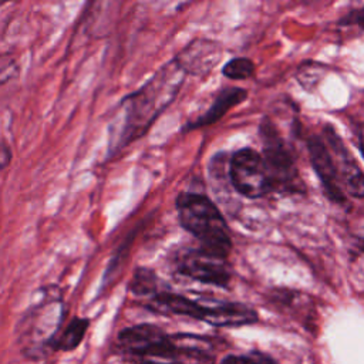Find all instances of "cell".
I'll use <instances>...</instances> for the list:
<instances>
[{
  "instance_id": "cell-8",
  "label": "cell",
  "mask_w": 364,
  "mask_h": 364,
  "mask_svg": "<svg viewBox=\"0 0 364 364\" xmlns=\"http://www.w3.org/2000/svg\"><path fill=\"white\" fill-rule=\"evenodd\" d=\"M324 135L327 145L331 149L330 154L333 156L341 186L348 195L354 198H364V173L361 172L360 166L331 127H326Z\"/></svg>"
},
{
  "instance_id": "cell-17",
  "label": "cell",
  "mask_w": 364,
  "mask_h": 364,
  "mask_svg": "<svg viewBox=\"0 0 364 364\" xmlns=\"http://www.w3.org/2000/svg\"><path fill=\"white\" fill-rule=\"evenodd\" d=\"M18 74V64L10 54H0V87Z\"/></svg>"
},
{
  "instance_id": "cell-7",
  "label": "cell",
  "mask_w": 364,
  "mask_h": 364,
  "mask_svg": "<svg viewBox=\"0 0 364 364\" xmlns=\"http://www.w3.org/2000/svg\"><path fill=\"white\" fill-rule=\"evenodd\" d=\"M195 320L205 321L215 327H240L257 321V313L252 307L237 301H210L195 300Z\"/></svg>"
},
{
  "instance_id": "cell-1",
  "label": "cell",
  "mask_w": 364,
  "mask_h": 364,
  "mask_svg": "<svg viewBox=\"0 0 364 364\" xmlns=\"http://www.w3.org/2000/svg\"><path fill=\"white\" fill-rule=\"evenodd\" d=\"M185 77L186 71L173 57L141 88L121 101L118 115L111 127V154L119 152L145 135L156 118L173 102Z\"/></svg>"
},
{
  "instance_id": "cell-20",
  "label": "cell",
  "mask_w": 364,
  "mask_h": 364,
  "mask_svg": "<svg viewBox=\"0 0 364 364\" xmlns=\"http://www.w3.org/2000/svg\"><path fill=\"white\" fill-rule=\"evenodd\" d=\"M142 364H164V363H142Z\"/></svg>"
},
{
  "instance_id": "cell-10",
  "label": "cell",
  "mask_w": 364,
  "mask_h": 364,
  "mask_svg": "<svg viewBox=\"0 0 364 364\" xmlns=\"http://www.w3.org/2000/svg\"><path fill=\"white\" fill-rule=\"evenodd\" d=\"M220 46L208 38H196L186 44L175 58L183 67L186 74L203 75L209 73L220 60Z\"/></svg>"
},
{
  "instance_id": "cell-16",
  "label": "cell",
  "mask_w": 364,
  "mask_h": 364,
  "mask_svg": "<svg viewBox=\"0 0 364 364\" xmlns=\"http://www.w3.org/2000/svg\"><path fill=\"white\" fill-rule=\"evenodd\" d=\"M220 364H276V361L262 353H247V354H229Z\"/></svg>"
},
{
  "instance_id": "cell-19",
  "label": "cell",
  "mask_w": 364,
  "mask_h": 364,
  "mask_svg": "<svg viewBox=\"0 0 364 364\" xmlns=\"http://www.w3.org/2000/svg\"><path fill=\"white\" fill-rule=\"evenodd\" d=\"M358 145H360L361 155L364 156V124L360 127V131H358Z\"/></svg>"
},
{
  "instance_id": "cell-12",
  "label": "cell",
  "mask_w": 364,
  "mask_h": 364,
  "mask_svg": "<svg viewBox=\"0 0 364 364\" xmlns=\"http://www.w3.org/2000/svg\"><path fill=\"white\" fill-rule=\"evenodd\" d=\"M88 327H90V320L88 318L74 317L64 327V330L60 333V336H57L53 340L51 347L54 350H60V351H73V350H75L81 344V341L84 340V336H85Z\"/></svg>"
},
{
  "instance_id": "cell-5",
  "label": "cell",
  "mask_w": 364,
  "mask_h": 364,
  "mask_svg": "<svg viewBox=\"0 0 364 364\" xmlns=\"http://www.w3.org/2000/svg\"><path fill=\"white\" fill-rule=\"evenodd\" d=\"M229 178L233 188L250 199L260 198L273 189L263 156L252 148H242L232 155Z\"/></svg>"
},
{
  "instance_id": "cell-6",
  "label": "cell",
  "mask_w": 364,
  "mask_h": 364,
  "mask_svg": "<svg viewBox=\"0 0 364 364\" xmlns=\"http://www.w3.org/2000/svg\"><path fill=\"white\" fill-rule=\"evenodd\" d=\"M175 266L176 272L182 276L218 287H228L232 277L226 259L215 256L200 247L181 252Z\"/></svg>"
},
{
  "instance_id": "cell-3",
  "label": "cell",
  "mask_w": 364,
  "mask_h": 364,
  "mask_svg": "<svg viewBox=\"0 0 364 364\" xmlns=\"http://www.w3.org/2000/svg\"><path fill=\"white\" fill-rule=\"evenodd\" d=\"M118 346L127 354L144 358V363L179 364L181 348L173 334H166L161 327L142 323L127 327L118 333Z\"/></svg>"
},
{
  "instance_id": "cell-18",
  "label": "cell",
  "mask_w": 364,
  "mask_h": 364,
  "mask_svg": "<svg viewBox=\"0 0 364 364\" xmlns=\"http://www.w3.org/2000/svg\"><path fill=\"white\" fill-rule=\"evenodd\" d=\"M11 162V149L9 144L0 139V171L6 169Z\"/></svg>"
},
{
  "instance_id": "cell-11",
  "label": "cell",
  "mask_w": 364,
  "mask_h": 364,
  "mask_svg": "<svg viewBox=\"0 0 364 364\" xmlns=\"http://www.w3.org/2000/svg\"><path fill=\"white\" fill-rule=\"evenodd\" d=\"M246 97H247V91L245 88L229 87V88L220 90L219 94L216 95L213 104L195 121H191L189 124H186L185 129L191 131L195 128L212 125L213 122L219 121L230 108H233L235 105H237L243 100H246Z\"/></svg>"
},
{
  "instance_id": "cell-13",
  "label": "cell",
  "mask_w": 364,
  "mask_h": 364,
  "mask_svg": "<svg viewBox=\"0 0 364 364\" xmlns=\"http://www.w3.org/2000/svg\"><path fill=\"white\" fill-rule=\"evenodd\" d=\"M129 290L139 297H152L161 290L158 289V277L148 267H136L129 282Z\"/></svg>"
},
{
  "instance_id": "cell-15",
  "label": "cell",
  "mask_w": 364,
  "mask_h": 364,
  "mask_svg": "<svg viewBox=\"0 0 364 364\" xmlns=\"http://www.w3.org/2000/svg\"><path fill=\"white\" fill-rule=\"evenodd\" d=\"M324 71L326 67L321 68L317 63H304L297 70V80L306 90H311L318 82Z\"/></svg>"
},
{
  "instance_id": "cell-2",
  "label": "cell",
  "mask_w": 364,
  "mask_h": 364,
  "mask_svg": "<svg viewBox=\"0 0 364 364\" xmlns=\"http://www.w3.org/2000/svg\"><path fill=\"white\" fill-rule=\"evenodd\" d=\"M181 226L193 235L200 249L226 259L232 250L228 223L218 206L202 193L182 192L175 199Z\"/></svg>"
},
{
  "instance_id": "cell-14",
  "label": "cell",
  "mask_w": 364,
  "mask_h": 364,
  "mask_svg": "<svg viewBox=\"0 0 364 364\" xmlns=\"http://www.w3.org/2000/svg\"><path fill=\"white\" fill-rule=\"evenodd\" d=\"M253 73H255L253 61L245 57L232 58L222 68V74L230 80H245L253 75Z\"/></svg>"
},
{
  "instance_id": "cell-4",
  "label": "cell",
  "mask_w": 364,
  "mask_h": 364,
  "mask_svg": "<svg viewBox=\"0 0 364 364\" xmlns=\"http://www.w3.org/2000/svg\"><path fill=\"white\" fill-rule=\"evenodd\" d=\"M260 139L263 144V159L272 179V188L297 191V168L294 156L276 127L267 118L260 124Z\"/></svg>"
},
{
  "instance_id": "cell-9",
  "label": "cell",
  "mask_w": 364,
  "mask_h": 364,
  "mask_svg": "<svg viewBox=\"0 0 364 364\" xmlns=\"http://www.w3.org/2000/svg\"><path fill=\"white\" fill-rule=\"evenodd\" d=\"M307 149L310 162L321 181L327 198L336 203H346L344 191L327 145L321 141V138L311 136L307 139Z\"/></svg>"
}]
</instances>
